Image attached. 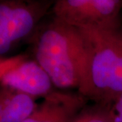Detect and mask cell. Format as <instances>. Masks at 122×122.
Returning <instances> with one entry per match:
<instances>
[{
    "label": "cell",
    "mask_w": 122,
    "mask_h": 122,
    "mask_svg": "<svg viewBox=\"0 0 122 122\" xmlns=\"http://www.w3.org/2000/svg\"><path fill=\"white\" fill-rule=\"evenodd\" d=\"M1 86L23 92L35 98H44L56 88L47 72L35 60L27 55L1 58Z\"/></svg>",
    "instance_id": "cell-5"
},
{
    "label": "cell",
    "mask_w": 122,
    "mask_h": 122,
    "mask_svg": "<svg viewBox=\"0 0 122 122\" xmlns=\"http://www.w3.org/2000/svg\"><path fill=\"white\" fill-rule=\"evenodd\" d=\"M122 0H56L51 14L84 30H113L122 27Z\"/></svg>",
    "instance_id": "cell-4"
},
{
    "label": "cell",
    "mask_w": 122,
    "mask_h": 122,
    "mask_svg": "<svg viewBox=\"0 0 122 122\" xmlns=\"http://www.w3.org/2000/svg\"><path fill=\"white\" fill-rule=\"evenodd\" d=\"M86 68L77 91L94 102L112 104L122 93V27L84 30Z\"/></svg>",
    "instance_id": "cell-2"
},
{
    "label": "cell",
    "mask_w": 122,
    "mask_h": 122,
    "mask_svg": "<svg viewBox=\"0 0 122 122\" xmlns=\"http://www.w3.org/2000/svg\"><path fill=\"white\" fill-rule=\"evenodd\" d=\"M29 41L33 57L47 72L54 87L62 90H78L86 68V49L81 29L50 12Z\"/></svg>",
    "instance_id": "cell-1"
},
{
    "label": "cell",
    "mask_w": 122,
    "mask_h": 122,
    "mask_svg": "<svg viewBox=\"0 0 122 122\" xmlns=\"http://www.w3.org/2000/svg\"><path fill=\"white\" fill-rule=\"evenodd\" d=\"M114 122H122V93L112 104Z\"/></svg>",
    "instance_id": "cell-9"
},
{
    "label": "cell",
    "mask_w": 122,
    "mask_h": 122,
    "mask_svg": "<svg viewBox=\"0 0 122 122\" xmlns=\"http://www.w3.org/2000/svg\"><path fill=\"white\" fill-rule=\"evenodd\" d=\"M24 122H71L90 100L79 93L56 89L43 98Z\"/></svg>",
    "instance_id": "cell-6"
},
{
    "label": "cell",
    "mask_w": 122,
    "mask_h": 122,
    "mask_svg": "<svg viewBox=\"0 0 122 122\" xmlns=\"http://www.w3.org/2000/svg\"><path fill=\"white\" fill-rule=\"evenodd\" d=\"M35 100L23 92L1 86L0 122H24L36 109Z\"/></svg>",
    "instance_id": "cell-7"
},
{
    "label": "cell",
    "mask_w": 122,
    "mask_h": 122,
    "mask_svg": "<svg viewBox=\"0 0 122 122\" xmlns=\"http://www.w3.org/2000/svg\"><path fill=\"white\" fill-rule=\"evenodd\" d=\"M88 103L79 111L71 122H114L113 103Z\"/></svg>",
    "instance_id": "cell-8"
},
{
    "label": "cell",
    "mask_w": 122,
    "mask_h": 122,
    "mask_svg": "<svg viewBox=\"0 0 122 122\" xmlns=\"http://www.w3.org/2000/svg\"><path fill=\"white\" fill-rule=\"evenodd\" d=\"M56 0H0V54L29 41Z\"/></svg>",
    "instance_id": "cell-3"
}]
</instances>
